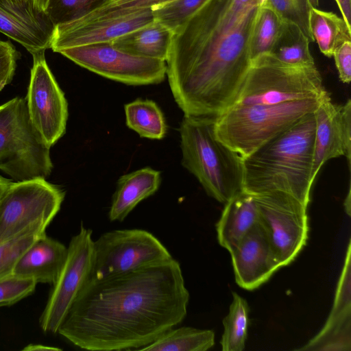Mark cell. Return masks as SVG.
Segmentation results:
<instances>
[{
    "label": "cell",
    "instance_id": "obj_1",
    "mask_svg": "<svg viewBox=\"0 0 351 351\" xmlns=\"http://www.w3.org/2000/svg\"><path fill=\"white\" fill-rule=\"evenodd\" d=\"M189 302L180 264L172 257L90 278L57 333L84 350H139L181 323Z\"/></svg>",
    "mask_w": 351,
    "mask_h": 351
},
{
    "label": "cell",
    "instance_id": "obj_2",
    "mask_svg": "<svg viewBox=\"0 0 351 351\" xmlns=\"http://www.w3.org/2000/svg\"><path fill=\"white\" fill-rule=\"evenodd\" d=\"M258 9L256 0H206L173 34L166 75L184 115L215 117L231 106Z\"/></svg>",
    "mask_w": 351,
    "mask_h": 351
},
{
    "label": "cell",
    "instance_id": "obj_3",
    "mask_svg": "<svg viewBox=\"0 0 351 351\" xmlns=\"http://www.w3.org/2000/svg\"><path fill=\"white\" fill-rule=\"evenodd\" d=\"M315 125L310 112L243 158V191L252 195L285 193L308 206Z\"/></svg>",
    "mask_w": 351,
    "mask_h": 351
},
{
    "label": "cell",
    "instance_id": "obj_4",
    "mask_svg": "<svg viewBox=\"0 0 351 351\" xmlns=\"http://www.w3.org/2000/svg\"><path fill=\"white\" fill-rule=\"evenodd\" d=\"M215 117L184 115L180 125L182 165L206 193L226 204L243 191V158L216 137Z\"/></svg>",
    "mask_w": 351,
    "mask_h": 351
},
{
    "label": "cell",
    "instance_id": "obj_5",
    "mask_svg": "<svg viewBox=\"0 0 351 351\" xmlns=\"http://www.w3.org/2000/svg\"><path fill=\"white\" fill-rule=\"evenodd\" d=\"M328 94L277 104L230 106L215 117V136L245 158L304 115L314 112Z\"/></svg>",
    "mask_w": 351,
    "mask_h": 351
},
{
    "label": "cell",
    "instance_id": "obj_6",
    "mask_svg": "<svg viewBox=\"0 0 351 351\" xmlns=\"http://www.w3.org/2000/svg\"><path fill=\"white\" fill-rule=\"evenodd\" d=\"M326 93L315 64H289L266 52L252 59L231 106L277 104L319 98Z\"/></svg>",
    "mask_w": 351,
    "mask_h": 351
},
{
    "label": "cell",
    "instance_id": "obj_7",
    "mask_svg": "<svg viewBox=\"0 0 351 351\" xmlns=\"http://www.w3.org/2000/svg\"><path fill=\"white\" fill-rule=\"evenodd\" d=\"M53 163L50 147L33 126L25 98L0 106V170L16 182L46 179Z\"/></svg>",
    "mask_w": 351,
    "mask_h": 351
},
{
    "label": "cell",
    "instance_id": "obj_8",
    "mask_svg": "<svg viewBox=\"0 0 351 351\" xmlns=\"http://www.w3.org/2000/svg\"><path fill=\"white\" fill-rule=\"evenodd\" d=\"M65 193L45 179L11 182L0 197V243L32 232H45Z\"/></svg>",
    "mask_w": 351,
    "mask_h": 351
},
{
    "label": "cell",
    "instance_id": "obj_9",
    "mask_svg": "<svg viewBox=\"0 0 351 351\" xmlns=\"http://www.w3.org/2000/svg\"><path fill=\"white\" fill-rule=\"evenodd\" d=\"M172 258L151 232L142 229L108 231L94 241L91 278L130 271Z\"/></svg>",
    "mask_w": 351,
    "mask_h": 351
},
{
    "label": "cell",
    "instance_id": "obj_10",
    "mask_svg": "<svg viewBox=\"0 0 351 351\" xmlns=\"http://www.w3.org/2000/svg\"><path fill=\"white\" fill-rule=\"evenodd\" d=\"M59 53L82 67L127 85L157 84L167 73L165 61L130 53L111 43L81 45Z\"/></svg>",
    "mask_w": 351,
    "mask_h": 351
},
{
    "label": "cell",
    "instance_id": "obj_11",
    "mask_svg": "<svg viewBox=\"0 0 351 351\" xmlns=\"http://www.w3.org/2000/svg\"><path fill=\"white\" fill-rule=\"evenodd\" d=\"M253 196L258 208V222L281 266L290 264L308 240V206L281 192Z\"/></svg>",
    "mask_w": 351,
    "mask_h": 351
},
{
    "label": "cell",
    "instance_id": "obj_12",
    "mask_svg": "<svg viewBox=\"0 0 351 351\" xmlns=\"http://www.w3.org/2000/svg\"><path fill=\"white\" fill-rule=\"evenodd\" d=\"M93 231L82 223L79 232L72 237L67 247V256L43 311L39 324L45 332L58 330L90 277L94 254Z\"/></svg>",
    "mask_w": 351,
    "mask_h": 351
},
{
    "label": "cell",
    "instance_id": "obj_13",
    "mask_svg": "<svg viewBox=\"0 0 351 351\" xmlns=\"http://www.w3.org/2000/svg\"><path fill=\"white\" fill-rule=\"evenodd\" d=\"M33 65L26 97L31 122L51 148L64 134L68 103L45 57V51L32 54Z\"/></svg>",
    "mask_w": 351,
    "mask_h": 351
},
{
    "label": "cell",
    "instance_id": "obj_14",
    "mask_svg": "<svg viewBox=\"0 0 351 351\" xmlns=\"http://www.w3.org/2000/svg\"><path fill=\"white\" fill-rule=\"evenodd\" d=\"M315 133L312 178L313 180L328 160L346 156L349 169L351 161V101L343 105L333 104L329 94L314 111Z\"/></svg>",
    "mask_w": 351,
    "mask_h": 351
},
{
    "label": "cell",
    "instance_id": "obj_15",
    "mask_svg": "<svg viewBox=\"0 0 351 351\" xmlns=\"http://www.w3.org/2000/svg\"><path fill=\"white\" fill-rule=\"evenodd\" d=\"M154 21L152 8L118 18L73 21L56 26L50 49L59 53L61 50L81 45L111 43Z\"/></svg>",
    "mask_w": 351,
    "mask_h": 351
},
{
    "label": "cell",
    "instance_id": "obj_16",
    "mask_svg": "<svg viewBox=\"0 0 351 351\" xmlns=\"http://www.w3.org/2000/svg\"><path fill=\"white\" fill-rule=\"evenodd\" d=\"M237 285L254 290L282 267L262 226L258 222L230 252Z\"/></svg>",
    "mask_w": 351,
    "mask_h": 351
},
{
    "label": "cell",
    "instance_id": "obj_17",
    "mask_svg": "<svg viewBox=\"0 0 351 351\" xmlns=\"http://www.w3.org/2000/svg\"><path fill=\"white\" fill-rule=\"evenodd\" d=\"M350 242L346 254L329 316L321 330L308 341L319 350H343L351 348Z\"/></svg>",
    "mask_w": 351,
    "mask_h": 351
},
{
    "label": "cell",
    "instance_id": "obj_18",
    "mask_svg": "<svg viewBox=\"0 0 351 351\" xmlns=\"http://www.w3.org/2000/svg\"><path fill=\"white\" fill-rule=\"evenodd\" d=\"M67 247L46 233L38 237L16 262L13 275L29 278L36 283L53 284L58 277L67 256Z\"/></svg>",
    "mask_w": 351,
    "mask_h": 351
},
{
    "label": "cell",
    "instance_id": "obj_19",
    "mask_svg": "<svg viewBox=\"0 0 351 351\" xmlns=\"http://www.w3.org/2000/svg\"><path fill=\"white\" fill-rule=\"evenodd\" d=\"M51 21L30 17L0 0V32L23 46L32 55L51 48L55 30Z\"/></svg>",
    "mask_w": 351,
    "mask_h": 351
},
{
    "label": "cell",
    "instance_id": "obj_20",
    "mask_svg": "<svg viewBox=\"0 0 351 351\" xmlns=\"http://www.w3.org/2000/svg\"><path fill=\"white\" fill-rule=\"evenodd\" d=\"M160 183V172L150 167L121 176L108 213L110 221H123L138 204L158 191Z\"/></svg>",
    "mask_w": 351,
    "mask_h": 351
},
{
    "label": "cell",
    "instance_id": "obj_21",
    "mask_svg": "<svg viewBox=\"0 0 351 351\" xmlns=\"http://www.w3.org/2000/svg\"><path fill=\"white\" fill-rule=\"evenodd\" d=\"M258 219V208L254 196L241 191L225 204L216 223L219 245L230 252Z\"/></svg>",
    "mask_w": 351,
    "mask_h": 351
},
{
    "label": "cell",
    "instance_id": "obj_22",
    "mask_svg": "<svg viewBox=\"0 0 351 351\" xmlns=\"http://www.w3.org/2000/svg\"><path fill=\"white\" fill-rule=\"evenodd\" d=\"M173 33L154 21L115 39L111 43L117 48L138 56L167 60Z\"/></svg>",
    "mask_w": 351,
    "mask_h": 351
},
{
    "label": "cell",
    "instance_id": "obj_23",
    "mask_svg": "<svg viewBox=\"0 0 351 351\" xmlns=\"http://www.w3.org/2000/svg\"><path fill=\"white\" fill-rule=\"evenodd\" d=\"M308 30L320 51L332 58L344 42L351 40V27L336 13L312 7L308 13Z\"/></svg>",
    "mask_w": 351,
    "mask_h": 351
},
{
    "label": "cell",
    "instance_id": "obj_24",
    "mask_svg": "<svg viewBox=\"0 0 351 351\" xmlns=\"http://www.w3.org/2000/svg\"><path fill=\"white\" fill-rule=\"evenodd\" d=\"M215 345L212 330L190 326L171 328L139 350L146 351H206Z\"/></svg>",
    "mask_w": 351,
    "mask_h": 351
},
{
    "label": "cell",
    "instance_id": "obj_25",
    "mask_svg": "<svg viewBox=\"0 0 351 351\" xmlns=\"http://www.w3.org/2000/svg\"><path fill=\"white\" fill-rule=\"evenodd\" d=\"M127 126L140 136L160 140L167 133L163 112L150 99H137L124 106Z\"/></svg>",
    "mask_w": 351,
    "mask_h": 351
},
{
    "label": "cell",
    "instance_id": "obj_26",
    "mask_svg": "<svg viewBox=\"0 0 351 351\" xmlns=\"http://www.w3.org/2000/svg\"><path fill=\"white\" fill-rule=\"evenodd\" d=\"M311 43L298 25L285 19L270 53L289 64L313 65L315 64L310 51Z\"/></svg>",
    "mask_w": 351,
    "mask_h": 351
},
{
    "label": "cell",
    "instance_id": "obj_27",
    "mask_svg": "<svg viewBox=\"0 0 351 351\" xmlns=\"http://www.w3.org/2000/svg\"><path fill=\"white\" fill-rule=\"evenodd\" d=\"M229 312L223 319V332L220 341L223 351H242L245 347L249 326L250 308L247 302L232 292Z\"/></svg>",
    "mask_w": 351,
    "mask_h": 351
},
{
    "label": "cell",
    "instance_id": "obj_28",
    "mask_svg": "<svg viewBox=\"0 0 351 351\" xmlns=\"http://www.w3.org/2000/svg\"><path fill=\"white\" fill-rule=\"evenodd\" d=\"M285 20L271 7L267 5L259 7L251 38L252 59L263 53L271 52Z\"/></svg>",
    "mask_w": 351,
    "mask_h": 351
},
{
    "label": "cell",
    "instance_id": "obj_29",
    "mask_svg": "<svg viewBox=\"0 0 351 351\" xmlns=\"http://www.w3.org/2000/svg\"><path fill=\"white\" fill-rule=\"evenodd\" d=\"M206 0H169L152 8L154 21L174 34Z\"/></svg>",
    "mask_w": 351,
    "mask_h": 351
},
{
    "label": "cell",
    "instance_id": "obj_30",
    "mask_svg": "<svg viewBox=\"0 0 351 351\" xmlns=\"http://www.w3.org/2000/svg\"><path fill=\"white\" fill-rule=\"evenodd\" d=\"M106 0H49L45 13L55 26L77 20Z\"/></svg>",
    "mask_w": 351,
    "mask_h": 351
},
{
    "label": "cell",
    "instance_id": "obj_31",
    "mask_svg": "<svg viewBox=\"0 0 351 351\" xmlns=\"http://www.w3.org/2000/svg\"><path fill=\"white\" fill-rule=\"evenodd\" d=\"M167 1L169 0H106L97 8L77 20L88 21L97 19L118 18L152 8Z\"/></svg>",
    "mask_w": 351,
    "mask_h": 351
},
{
    "label": "cell",
    "instance_id": "obj_32",
    "mask_svg": "<svg viewBox=\"0 0 351 351\" xmlns=\"http://www.w3.org/2000/svg\"><path fill=\"white\" fill-rule=\"evenodd\" d=\"M45 232H32L0 243V279L13 275L19 258Z\"/></svg>",
    "mask_w": 351,
    "mask_h": 351
},
{
    "label": "cell",
    "instance_id": "obj_33",
    "mask_svg": "<svg viewBox=\"0 0 351 351\" xmlns=\"http://www.w3.org/2000/svg\"><path fill=\"white\" fill-rule=\"evenodd\" d=\"M282 18L298 25L313 42L308 30V13L312 8L308 0H267L266 3Z\"/></svg>",
    "mask_w": 351,
    "mask_h": 351
},
{
    "label": "cell",
    "instance_id": "obj_34",
    "mask_svg": "<svg viewBox=\"0 0 351 351\" xmlns=\"http://www.w3.org/2000/svg\"><path fill=\"white\" fill-rule=\"evenodd\" d=\"M36 285L32 279L14 275L0 279V307L12 305L30 295Z\"/></svg>",
    "mask_w": 351,
    "mask_h": 351
},
{
    "label": "cell",
    "instance_id": "obj_35",
    "mask_svg": "<svg viewBox=\"0 0 351 351\" xmlns=\"http://www.w3.org/2000/svg\"><path fill=\"white\" fill-rule=\"evenodd\" d=\"M20 58L21 53L9 40H0V91L12 82Z\"/></svg>",
    "mask_w": 351,
    "mask_h": 351
},
{
    "label": "cell",
    "instance_id": "obj_36",
    "mask_svg": "<svg viewBox=\"0 0 351 351\" xmlns=\"http://www.w3.org/2000/svg\"><path fill=\"white\" fill-rule=\"evenodd\" d=\"M335 65L340 80L348 84L351 80V40L344 42L334 52Z\"/></svg>",
    "mask_w": 351,
    "mask_h": 351
},
{
    "label": "cell",
    "instance_id": "obj_37",
    "mask_svg": "<svg viewBox=\"0 0 351 351\" xmlns=\"http://www.w3.org/2000/svg\"><path fill=\"white\" fill-rule=\"evenodd\" d=\"M7 1L16 10L30 17L43 21H51L45 12L36 7L34 0Z\"/></svg>",
    "mask_w": 351,
    "mask_h": 351
},
{
    "label": "cell",
    "instance_id": "obj_38",
    "mask_svg": "<svg viewBox=\"0 0 351 351\" xmlns=\"http://www.w3.org/2000/svg\"><path fill=\"white\" fill-rule=\"evenodd\" d=\"M337 5L344 19L349 27H351V0H335Z\"/></svg>",
    "mask_w": 351,
    "mask_h": 351
},
{
    "label": "cell",
    "instance_id": "obj_39",
    "mask_svg": "<svg viewBox=\"0 0 351 351\" xmlns=\"http://www.w3.org/2000/svg\"><path fill=\"white\" fill-rule=\"evenodd\" d=\"M23 350L43 351V350H61L60 348L42 344H29L25 346Z\"/></svg>",
    "mask_w": 351,
    "mask_h": 351
},
{
    "label": "cell",
    "instance_id": "obj_40",
    "mask_svg": "<svg viewBox=\"0 0 351 351\" xmlns=\"http://www.w3.org/2000/svg\"><path fill=\"white\" fill-rule=\"evenodd\" d=\"M11 182L10 180L0 176V197Z\"/></svg>",
    "mask_w": 351,
    "mask_h": 351
},
{
    "label": "cell",
    "instance_id": "obj_41",
    "mask_svg": "<svg viewBox=\"0 0 351 351\" xmlns=\"http://www.w3.org/2000/svg\"><path fill=\"white\" fill-rule=\"evenodd\" d=\"M49 0H34L36 7L40 11L45 12Z\"/></svg>",
    "mask_w": 351,
    "mask_h": 351
},
{
    "label": "cell",
    "instance_id": "obj_42",
    "mask_svg": "<svg viewBox=\"0 0 351 351\" xmlns=\"http://www.w3.org/2000/svg\"><path fill=\"white\" fill-rule=\"evenodd\" d=\"M350 187L349 186L348 192L347 196L346 197L344 202L345 210L346 213L348 215V216H350Z\"/></svg>",
    "mask_w": 351,
    "mask_h": 351
},
{
    "label": "cell",
    "instance_id": "obj_43",
    "mask_svg": "<svg viewBox=\"0 0 351 351\" xmlns=\"http://www.w3.org/2000/svg\"><path fill=\"white\" fill-rule=\"evenodd\" d=\"M310 5L313 8H318L319 6V0H308Z\"/></svg>",
    "mask_w": 351,
    "mask_h": 351
},
{
    "label": "cell",
    "instance_id": "obj_44",
    "mask_svg": "<svg viewBox=\"0 0 351 351\" xmlns=\"http://www.w3.org/2000/svg\"><path fill=\"white\" fill-rule=\"evenodd\" d=\"M259 7L264 5L267 0H256Z\"/></svg>",
    "mask_w": 351,
    "mask_h": 351
}]
</instances>
